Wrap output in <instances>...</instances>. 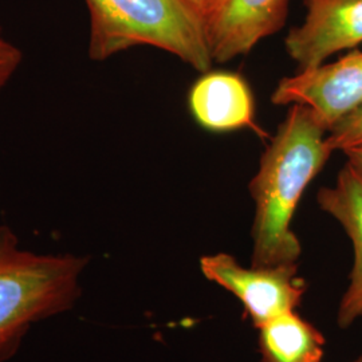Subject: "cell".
<instances>
[{
	"label": "cell",
	"instance_id": "obj_1",
	"mask_svg": "<svg viewBox=\"0 0 362 362\" xmlns=\"http://www.w3.org/2000/svg\"><path fill=\"white\" fill-rule=\"evenodd\" d=\"M332 153L327 130L311 109L291 105L248 185L255 203L251 266L297 263L302 246L291 228L294 214Z\"/></svg>",
	"mask_w": 362,
	"mask_h": 362
},
{
	"label": "cell",
	"instance_id": "obj_2",
	"mask_svg": "<svg viewBox=\"0 0 362 362\" xmlns=\"http://www.w3.org/2000/svg\"><path fill=\"white\" fill-rule=\"evenodd\" d=\"M89 259L38 254L0 226V361L13 356L31 327L74 309Z\"/></svg>",
	"mask_w": 362,
	"mask_h": 362
},
{
	"label": "cell",
	"instance_id": "obj_3",
	"mask_svg": "<svg viewBox=\"0 0 362 362\" xmlns=\"http://www.w3.org/2000/svg\"><path fill=\"white\" fill-rule=\"evenodd\" d=\"M90 13L89 57L106 61L136 46L164 50L207 73L214 59L206 16L189 0H85Z\"/></svg>",
	"mask_w": 362,
	"mask_h": 362
},
{
	"label": "cell",
	"instance_id": "obj_4",
	"mask_svg": "<svg viewBox=\"0 0 362 362\" xmlns=\"http://www.w3.org/2000/svg\"><path fill=\"white\" fill-rule=\"evenodd\" d=\"M200 270L208 281L243 303L255 329L284 313L297 310L308 290L297 263L245 267L233 255L219 252L202 257Z\"/></svg>",
	"mask_w": 362,
	"mask_h": 362
},
{
	"label": "cell",
	"instance_id": "obj_5",
	"mask_svg": "<svg viewBox=\"0 0 362 362\" xmlns=\"http://www.w3.org/2000/svg\"><path fill=\"white\" fill-rule=\"evenodd\" d=\"M272 101L274 105L308 106L329 133L362 109L361 50L353 49L333 64L282 78Z\"/></svg>",
	"mask_w": 362,
	"mask_h": 362
},
{
	"label": "cell",
	"instance_id": "obj_6",
	"mask_svg": "<svg viewBox=\"0 0 362 362\" xmlns=\"http://www.w3.org/2000/svg\"><path fill=\"white\" fill-rule=\"evenodd\" d=\"M306 18L290 28L286 52L299 70L322 65L342 50L362 43V0H305Z\"/></svg>",
	"mask_w": 362,
	"mask_h": 362
},
{
	"label": "cell",
	"instance_id": "obj_7",
	"mask_svg": "<svg viewBox=\"0 0 362 362\" xmlns=\"http://www.w3.org/2000/svg\"><path fill=\"white\" fill-rule=\"evenodd\" d=\"M290 0H223L207 15L208 45L214 62L226 64L251 52L262 39L282 30Z\"/></svg>",
	"mask_w": 362,
	"mask_h": 362
},
{
	"label": "cell",
	"instance_id": "obj_8",
	"mask_svg": "<svg viewBox=\"0 0 362 362\" xmlns=\"http://www.w3.org/2000/svg\"><path fill=\"white\" fill-rule=\"evenodd\" d=\"M321 209L341 224L353 247L349 285L341 298L337 322L348 329L362 318V170L350 161L339 170L336 182L317 194Z\"/></svg>",
	"mask_w": 362,
	"mask_h": 362
},
{
	"label": "cell",
	"instance_id": "obj_9",
	"mask_svg": "<svg viewBox=\"0 0 362 362\" xmlns=\"http://www.w3.org/2000/svg\"><path fill=\"white\" fill-rule=\"evenodd\" d=\"M188 105L196 122L211 132L255 130L254 95L246 79L231 71H207L189 90Z\"/></svg>",
	"mask_w": 362,
	"mask_h": 362
},
{
	"label": "cell",
	"instance_id": "obj_10",
	"mask_svg": "<svg viewBox=\"0 0 362 362\" xmlns=\"http://www.w3.org/2000/svg\"><path fill=\"white\" fill-rule=\"evenodd\" d=\"M262 362H321L326 338L297 311H287L258 329Z\"/></svg>",
	"mask_w": 362,
	"mask_h": 362
},
{
	"label": "cell",
	"instance_id": "obj_11",
	"mask_svg": "<svg viewBox=\"0 0 362 362\" xmlns=\"http://www.w3.org/2000/svg\"><path fill=\"white\" fill-rule=\"evenodd\" d=\"M362 143V109L345 118L327 133V144L332 151L344 152L350 146Z\"/></svg>",
	"mask_w": 362,
	"mask_h": 362
},
{
	"label": "cell",
	"instance_id": "obj_12",
	"mask_svg": "<svg viewBox=\"0 0 362 362\" xmlns=\"http://www.w3.org/2000/svg\"><path fill=\"white\" fill-rule=\"evenodd\" d=\"M23 54L7 39L0 42V91L10 82L22 64Z\"/></svg>",
	"mask_w": 362,
	"mask_h": 362
},
{
	"label": "cell",
	"instance_id": "obj_13",
	"mask_svg": "<svg viewBox=\"0 0 362 362\" xmlns=\"http://www.w3.org/2000/svg\"><path fill=\"white\" fill-rule=\"evenodd\" d=\"M189 1L207 18V15L218 8V6L223 0H189Z\"/></svg>",
	"mask_w": 362,
	"mask_h": 362
},
{
	"label": "cell",
	"instance_id": "obj_14",
	"mask_svg": "<svg viewBox=\"0 0 362 362\" xmlns=\"http://www.w3.org/2000/svg\"><path fill=\"white\" fill-rule=\"evenodd\" d=\"M344 153L346 156L348 161H350L351 164H354L357 168L362 170V143L345 149Z\"/></svg>",
	"mask_w": 362,
	"mask_h": 362
},
{
	"label": "cell",
	"instance_id": "obj_15",
	"mask_svg": "<svg viewBox=\"0 0 362 362\" xmlns=\"http://www.w3.org/2000/svg\"><path fill=\"white\" fill-rule=\"evenodd\" d=\"M3 40H6V39L3 37V33H1V28H0V42H3Z\"/></svg>",
	"mask_w": 362,
	"mask_h": 362
},
{
	"label": "cell",
	"instance_id": "obj_16",
	"mask_svg": "<svg viewBox=\"0 0 362 362\" xmlns=\"http://www.w3.org/2000/svg\"><path fill=\"white\" fill-rule=\"evenodd\" d=\"M354 362H362V357H360V358H358V360H357V361H354Z\"/></svg>",
	"mask_w": 362,
	"mask_h": 362
}]
</instances>
